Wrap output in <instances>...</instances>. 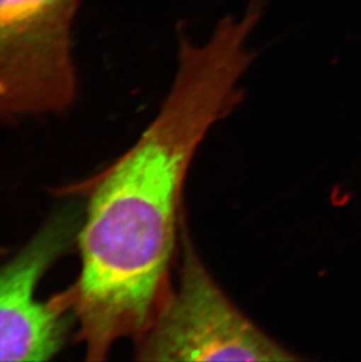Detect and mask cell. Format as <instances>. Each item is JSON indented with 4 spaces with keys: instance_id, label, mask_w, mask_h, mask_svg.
<instances>
[{
    "instance_id": "277c9868",
    "label": "cell",
    "mask_w": 361,
    "mask_h": 362,
    "mask_svg": "<svg viewBox=\"0 0 361 362\" xmlns=\"http://www.w3.org/2000/svg\"><path fill=\"white\" fill-rule=\"evenodd\" d=\"M82 214L66 206L0 269V361H48L65 345L72 312L59 296L38 300L39 281L78 238Z\"/></svg>"
},
{
    "instance_id": "6da1fadb",
    "label": "cell",
    "mask_w": 361,
    "mask_h": 362,
    "mask_svg": "<svg viewBox=\"0 0 361 362\" xmlns=\"http://www.w3.org/2000/svg\"><path fill=\"white\" fill-rule=\"evenodd\" d=\"M259 16L250 6L224 18L202 44L180 39L176 76L156 117L89 185L76 238L81 271L60 293L79 322L86 359H106L121 339L137 342L171 285L188 169L210 128L239 103Z\"/></svg>"
},
{
    "instance_id": "3957f363",
    "label": "cell",
    "mask_w": 361,
    "mask_h": 362,
    "mask_svg": "<svg viewBox=\"0 0 361 362\" xmlns=\"http://www.w3.org/2000/svg\"><path fill=\"white\" fill-rule=\"evenodd\" d=\"M81 0H0V119L62 113L76 96L72 25Z\"/></svg>"
},
{
    "instance_id": "7a4b0ae2",
    "label": "cell",
    "mask_w": 361,
    "mask_h": 362,
    "mask_svg": "<svg viewBox=\"0 0 361 362\" xmlns=\"http://www.w3.org/2000/svg\"><path fill=\"white\" fill-rule=\"evenodd\" d=\"M180 263L148 327L135 342L141 361L300 360L251 322L218 286L180 228Z\"/></svg>"
}]
</instances>
